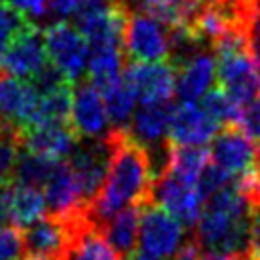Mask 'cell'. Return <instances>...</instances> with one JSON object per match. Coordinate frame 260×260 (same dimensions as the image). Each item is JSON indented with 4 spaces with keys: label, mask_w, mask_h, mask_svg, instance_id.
Wrapping results in <instances>:
<instances>
[{
    "label": "cell",
    "mask_w": 260,
    "mask_h": 260,
    "mask_svg": "<svg viewBox=\"0 0 260 260\" xmlns=\"http://www.w3.org/2000/svg\"><path fill=\"white\" fill-rule=\"evenodd\" d=\"M110 154L104 181L89 203V215L100 223L124 207H140L150 201L154 169L148 150L126 130L108 134Z\"/></svg>",
    "instance_id": "obj_1"
},
{
    "label": "cell",
    "mask_w": 260,
    "mask_h": 260,
    "mask_svg": "<svg viewBox=\"0 0 260 260\" xmlns=\"http://www.w3.org/2000/svg\"><path fill=\"white\" fill-rule=\"evenodd\" d=\"M254 203V193L244 175L209 195L191 236L197 248L201 252L244 256L248 252Z\"/></svg>",
    "instance_id": "obj_2"
},
{
    "label": "cell",
    "mask_w": 260,
    "mask_h": 260,
    "mask_svg": "<svg viewBox=\"0 0 260 260\" xmlns=\"http://www.w3.org/2000/svg\"><path fill=\"white\" fill-rule=\"evenodd\" d=\"M173 30L162 20L142 12H126L122 24V51L128 61H162L171 55Z\"/></svg>",
    "instance_id": "obj_3"
},
{
    "label": "cell",
    "mask_w": 260,
    "mask_h": 260,
    "mask_svg": "<svg viewBox=\"0 0 260 260\" xmlns=\"http://www.w3.org/2000/svg\"><path fill=\"white\" fill-rule=\"evenodd\" d=\"M185 242H187V228L177 217H173L167 209H162L152 201L140 205L138 238H136V246L140 248V252L167 260Z\"/></svg>",
    "instance_id": "obj_4"
},
{
    "label": "cell",
    "mask_w": 260,
    "mask_h": 260,
    "mask_svg": "<svg viewBox=\"0 0 260 260\" xmlns=\"http://www.w3.org/2000/svg\"><path fill=\"white\" fill-rule=\"evenodd\" d=\"M49 63L71 83L79 81L87 69L89 47L81 30L69 20H55L43 30Z\"/></svg>",
    "instance_id": "obj_5"
},
{
    "label": "cell",
    "mask_w": 260,
    "mask_h": 260,
    "mask_svg": "<svg viewBox=\"0 0 260 260\" xmlns=\"http://www.w3.org/2000/svg\"><path fill=\"white\" fill-rule=\"evenodd\" d=\"M77 85L71 87V104H69V126L77 134V138L98 140L106 138L112 130L104 98L100 87L91 79H79Z\"/></svg>",
    "instance_id": "obj_6"
},
{
    "label": "cell",
    "mask_w": 260,
    "mask_h": 260,
    "mask_svg": "<svg viewBox=\"0 0 260 260\" xmlns=\"http://www.w3.org/2000/svg\"><path fill=\"white\" fill-rule=\"evenodd\" d=\"M49 63L43 32L35 22H26L2 49H0V73L32 79Z\"/></svg>",
    "instance_id": "obj_7"
},
{
    "label": "cell",
    "mask_w": 260,
    "mask_h": 260,
    "mask_svg": "<svg viewBox=\"0 0 260 260\" xmlns=\"http://www.w3.org/2000/svg\"><path fill=\"white\" fill-rule=\"evenodd\" d=\"M43 193L47 201V209L51 215L61 219H73L89 209V201L83 195V189L67 162V158L55 160L51 173L43 183Z\"/></svg>",
    "instance_id": "obj_8"
},
{
    "label": "cell",
    "mask_w": 260,
    "mask_h": 260,
    "mask_svg": "<svg viewBox=\"0 0 260 260\" xmlns=\"http://www.w3.org/2000/svg\"><path fill=\"white\" fill-rule=\"evenodd\" d=\"M150 201L167 209L173 217H177L189 232H193L201 207H203V197L199 195L197 187L193 183L181 181L179 177L162 171L154 177L152 191H150Z\"/></svg>",
    "instance_id": "obj_9"
},
{
    "label": "cell",
    "mask_w": 260,
    "mask_h": 260,
    "mask_svg": "<svg viewBox=\"0 0 260 260\" xmlns=\"http://www.w3.org/2000/svg\"><path fill=\"white\" fill-rule=\"evenodd\" d=\"M122 75L140 104L167 102L175 93V65L169 59L130 61Z\"/></svg>",
    "instance_id": "obj_10"
},
{
    "label": "cell",
    "mask_w": 260,
    "mask_h": 260,
    "mask_svg": "<svg viewBox=\"0 0 260 260\" xmlns=\"http://www.w3.org/2000/svg\"><path fill=\"white\" fill-rule=\"evenodd\" d=\"M209 160L228 171L234 177H242L252 171L254 144L240 124L221 126L209 140Z\"/></svg>",
    "instance_id": "obj_11"
},
{
    "label": "cell",
    "mask_w": 260,
    "mask_h": 260,
    "mask_svg": "<svg viewBox=\"0 0 260 260\" xmlns=\"http://www.w3.org/2000/svg\"><path fill=\"white\" fill-rule=\"evenodd\" d=\"M69 221V242L61 260H122L116 248L106 240L89 209Z\"/></svg>",
    "instance_id": "obj_12"
},
{
    "label": "cell",
    "mask_w": 260,
    "mask_h": 260,
    "mask_svg": "<svg viewBox=\"0 0 260 260\" xmlns=\"http://www.w3.org/2000/svg\"><path fill=\"white\" fill-rule=\"evenodd\" d=\"M221 126L197 102H179L169 124V142L177 146H207Z\"/></svg>",
    "instance_id": "obj_13"
},
{
    "label": "cell",
    "mask_w": 260,
    "mask_h": 260,
    "mask_svg": "<svg viewBox=\"0 0 260 260\" xmlns=\"http://www.w3.org/2000/svg\"><path fill=\"white\" fill-rule=\"evenodd\" d=\"M67 242L69 221L51 213L28 223L22 232L24 256L32 260H61Z\"/></svg>",
    "instance_id": "obj_14"
},
{
    "label": "cell",
    "mask_w": 260,
    "mask_h": 260,
    "mask_svg": "<svg viewBox=\"0 0 260 260\" xmlns=\"http://www.w3.org/2000/svg\"><path fill=\"white\" fill-rule=\"evenodd\" d=\"M215 79V53L199 49L175 65V93L179 102H199Z\"/></svg>",
    "instance_id": "obj_15"
},
{
    "label": "cell",
    "mask_w": 260,
    "mask_h": 260,
    "mask_svg": "<svg viewBox=\"0 0 260 260\" xmlns=\"http://www.w3.org/2000/svg\"><path fill=\"white\" fill-rule=\"evenodd\" d=\"M39 104V91L30 79L0 73V120L24 130L32 124Z\"/></svg>",
    "instance_id": "obj_16"
},
{
    "label": "cell",
    "mask_w": 260,
    "mask_h": 260,
    "mask_svg": "<svg viewBox=\"0 0 260 260\" xmlns=\"http://www.w3.org/2000/svg\"><path fill=\"white\" fill-rule=\"evenodd\" d=\"M77 140L69 122H39L20 130V148L55 160L67 158Z\"/></svg>",
    "instance_id": "obj_17"
},
{
    "label": "cell",
    "mask_w": 260,
    "mask_h": 260,
    "mask_svg": "<svg viewBox=\"0 0 260 260\" xmlns=\"http://www.w3.org/2000/svg\"><path fill=\"white\" fill-rule=\"evenodd\" d=\"M173 102H148L134 108L126 132L144 148H158L169 142V124L173 116Z\"/></svg>",
    "instance_id": "obj_18"
},
{
    "label": "cell",
    "mask_w": 260,
    "mask_h": 260,
    "mask_svg": "<svg viewBox=\"0 0 260 260\" xmlns=\"http://www.w3.org/2000/svg\"><path fill=\"white\" fill-rule=\"evenodd\" d=\"M2 191H4V217L18 228H26L28 223L49 213L45 193L37 185L8 181Z\"/></svg>",
    "instance_id": "obj_19"
},
{
    "label": "cell",
    "mask_w": 260,
    "mask_h": 260,
    "mask_svg": "<svg viewBox=\"0 0 260 260\" xmlns=\"http://www.w3.org/2000/svg\"><path fill=\"white\" fill-rule=\"evenodd\" d=\"M138 211L140 207H124L116 211L114 215L100 221V230L106 236V240L116 248V252L126 258L136 248L138 238Z\"/></svg>",
    "instance_id": "obj_20"
},
{
    "label": "cell",
    "mask_w": 260,
    "mask_h": 260,
    "mask_svg": "<svg viewBox=\"0 0 260 260\" xmlns=\"http://www.w3.org/2000/svg\"><path fill=\"white\" fill-rule=\"evenodd\" d=\"M207 162H209V150L205 146H177V144L169 142L167 162H165L162 171L179 177L181 181L195 185L197 177L201 175V171Z\"/></svg>",
    "instance_id": "obj_21"
},
{
    "label": "cell",
    "mask_w": 260,
    "mask_h": 260,
    "mask_svg": "<svg viewBox=\"0 0 260 260\" xmlns=\"http://www.w3.org/2000/svg\"><path fill=\"white\" fill-rule=\"evenodd\" d=\"M100 91H102L104 106H106L112 128L126 130L132 118V112L136 108V95L130 89V85L124 81V75L116 81L106 83L104 87H100Z\"/></svg>",
    "instance_id": "obj_22"
},
{
    "label": "cell",
    "mask_w": 260,
    "mask_h": 260,
    "mask_svg": "<svg viewBox=\"0 0 260 260\" xmlns=\"http://www.w3.org/2000/svg\"><path fill=\"white\" fill-rule=\"evenodd\" d=\"M138 10L162 20L171 28L189 26L195 10L199 8L197 0H136Z\"/></svg>",
    "instance_id": "obj_23"
},
{
    "label": "cell",
    "mask_w": 260,
    "mask_h": 260,
    "mask_svg": "<svg viewBox=\"0 0 260 260\" xmlns=\"http://www.w3.org/2000/svg\"><path fill=\"white\" fill-rule=\"evenodd\" d=\"M53 165H55V158H47V156H41V154H35L30 150L20 148L10 181L43 187V183H45L47 175L51 173Z\"/></svg>",
    "instance_id": "obj_24"
},
{
    "label": "cell",
    "mask_w": 260,
    "mask_h": 260,
    "mask_svg": "<svg viewBox=\"0 0 260 260\" xmlns=\"http://www.w3.org/2000/svg\"><path fill=\"white\" fill-rule=\"evenodd\" d=\"M20 150V130L0 120V187L12 179V171Z\"/></svg>",
    "instance_id": "obj_25"
},
{
    "label": "cell",
    "mask_w": 260,
    "mask_h": 260,
    "mask_svg": "<svg viewBox=\"0 0 260 260\" xmlns=\"http://www.w3.org/2000/svg\"><path fill=\"white\" fill-rule=\"evenodd\" d=\"M199 102H201V106L205 108V112H207L219 126L238 124V120H240V106H238L221 87L205 91V95H203Z\"/></svg>",
    "instance_id": "obj_26"
},
{
    "label": "cell",
    "mask_w": 260,
    "mask_h": 260,
    "mask_svg": "<svg viewBox=\"0 0 260 260\" xmlns=\"http://www.w3.org/2000/svg\"><path fill=\"white\" fill-rule=\"evenodd\" d=\"M234 179H236L234 175H230L228 171H223L221 167H217L215 162H211V160H209V162L203 167L201 175L197 177L195 187H197L199 195H201V197H203V201H205L209 195H213L215 191L223 189V187H225V185H230Z\"/></svg>",
    "instance_id": "obj_27"
},
{
    "label": "cell",
    "mask_w": 260,
    "mask_h": 260,
    "mask_svg": "<svg viewBox=\"0 0 260 260\" xmlns=\"http://www.w3.org/2000/svg\"><path fill=\"white\" fill-rule=\"evenodd\" d=\"M22 256V228L14 223H0V260H20Z\"/></svg>",
    "instance_id": "obj_28"
},
{
    "label": "cell",
    "mask_w": 260,
    "mask_h": 260,
    "mask_svg": "<svg viewBox=\"0 0 260 260\" xmlns=\"http://www.w3.org/2000/svg\"><path fill=\"white\" fill-rule=\"evenodd\" d=\"M28 20L12 6H4L0 2V49L26 24Z\"/></svg>",
    "instance_id": "obj_29"
},
{
    "label": "cell",
    "mask_w": 260,
    "mask_h": 260,
    "mask_svg": "<svg viewBox=\"0 0 260 260\" xmlns=\"http://www.w3.org/2000/svg\"><path fill=\"white\" fill-rule=\"evenodd\" d=\"M238 124L246 130L250 138L260 140V93L250 100L246 106L240 108V120Z\"/></svg>",
    "instance_id": "obj_30"
},
{
    "label": "cell",
    "mask_w": 260,
    "mask_h": 260,
    "mask_svg": "<svg viewBox=\"0 0 260 260\" xmlns=\"http://www.w3.org/2000/svg\"><path fill=\"white\" fill-rule=\"evenodd\" d=\"M246 45H248V53L254 59L258 71H260V0L256 4V8L250 14V20L246 24Z\"/></svg>",
    "instance_id": "obj_31"
},
{
    "label": "cell",
    "mask_w": 260,
    "mask_h": 260,
    "mask_svg": "<svg viewBox=\"0 0 260 260\" xmlns=\"http://www.w3.org/2000/svg\"><path fill=\"white\" fill-rule=\"evenodd\" d=\"M10 4L26 20H39L47 14V0H10Z\"/></svg>",
    "instance_id": "obj_32"
},
{
    "label": "cell",
    "mask_w": 260,
    "mask_h": 260,
    "mask_svg": "<svg viewBox=\"0 0 260 260\" xmlns=\"http://www.w3.org/2000/svg\"><path fill=\"white\" fill-rule=\"evenodd\" d=\"M260 256V199L252 207V217H250V238H248V252Z\"/></svg>",
    "instance_id": "obj_33"
},
{
    "label": "cell",
    "mask_w": 260,
    "mask_h": 260,
    "mask_svg": "<svg viewBox=\"0 0 260 260\" xmlns=\"http://www.w3.org/2000/svg\"><path fill=\"white\" fill-rule=\"evenodd\" d=\"M199 256H201V250L197 248V244L193 242V238H189L171 258L173 260H199Z\"/></svg>",
    "instance_id": "obj_34"
},
{
    "label": "cell",
    "mask_w": 260,
    "mask_h": 260,
    "mask_svg": "<svg viewBox=\"0 0 260 260\" xmlns=\"http://www.w3.org/2000/svg\"><path fill=\"white\" fill-rule=\"evenodd\" d=\"M252 181H254V187H256V193H258V199H260V142H258V146H254V160H252Z\"/></svg>",
    "instance_id": "obj_35"
},
{
    "label": "cell",
    "mask_w": 260,
    "mask_h": 260,
    "mask_svg": "<svg viewBox=\"0 0 260 260\" xmlns=\"http://www.w3.org/2000/svg\"><path fill=\"white\" fill-rule=\"evenodd\" d=\"M126 260H165V258H156V256H150V254H144V252H138V254H130L126 256Z\"/></svg>",
    "instance_id": "obj_36"
},
{
    "label": "cell",
    "mask_w": 260,
    "mask_h": 260,
    "mask_svg": "<svg viewBox=\"0 0 260 260\" xmlns=\"http://www.w3.org/2000/svg\"><path fill=\"white\" fill-rule=\"evenodd\" d=\"M242 260H260V256H254V254H244Z\"/></svg>",
    "instance_id": "obj_37"
},
{
    "label": "cell",
    "mask_w": 260,
    "mask_h": 260,
    "mask_svg": "<svg viewBox=\"0 0 260 260\" xmlns=\"http://www.w3.org/2000/svg\"><path fill=\"white\" fill-rule=\"evenodd\" d=\"M20 260H22V258H20ZM24 260H32V258H24Z\"/></svg>",
    "instance_id": "obj_38"
},
{
    "label": "cell",
    "mask_w": 260,
    "mask_h": 260,
    "mask_svg": "<svg viewBox=\"0 0 260 260\" xmlns=\"http://www.w3.org/2000/svg\"><path fill=\"white\" fill-rule=\"evenodd\" d=\"M0 2H4V0H0Z\"/></svg>",
    "instance_id": "obj_39"
}]
</instances>
